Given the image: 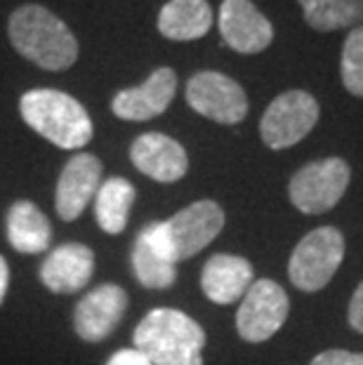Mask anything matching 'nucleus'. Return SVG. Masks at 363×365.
<instances>
[{"instance_id":"1","label":"nucleus","mask_w":363,"mask_h":365,"mask_svg":"<svg viewBox=\"0 0 363 365\" xmlns=\"http://www.w3.org/2000/svg\"><path fill=\"white\" fill-rule=\"evenodd\" d=\"M12 48L45 71H66L78 59V41L48 7L29 3L10 14Z\"/></svg>"},{"instance_id":"2","label":"nucleus","mask_w":363,"mask_h":365,"mask_svg":"<svg viewBox=\"0 0 363 365\" xmlns=\"http://www.w3.org/2000/svg\"><path fill=\"white\" fill-rule=\"evenodd\" d=\"M205 330L180 309H153L135 328V349L151 365H203Z\"/></svg>"},{"instance_id":"3","label":"nucleus","mask_w":363,"mask_h":365,"mask_svg":"<svg viewBox=\"0 0 363 365\" xmlns=\"http://www.w3.org/2000/svg\"><path fill=\"white\" fill-rule=\"evenodd\" d=\"M224 210L220 203L205 198L196 200L165 222H151L142 229L144 238L153 245V250L163 255L168 262H184L213 243L224 229Z\"/></svg>"},{"instance_id":"4","label":"nucleus","mask_w":363,"mask_h":365,"mask_svg":"<svg viewBox=\"0 0 363 365\" xmlns=\"http://www.w3.org/2000/svg\"><path fill=\"white\" fill-rule=\"evenodd\" d=\"M24 123L59 149H83L92 139V118L85 106L61 90H29L19 102Z\"/></svg>"},{"instance_id":"5","label":"nucleus","mask_w":363,"mask_h":365,"mask_svg":"<svg viewBox=\"0 0 363 365\" xmlns=\"http://www.w3.org/2000/svg\"><path fill=\"white\" fill-rule=\"evenodd\" d=\"M344 259V236L335 227H319L300 240L288 262L290 283L302 292L323 290Z\"/></svg>"},{"instance_id":"6","label":"nucleus","mask_w":363,"mask_h":365,"mask_svg":"<svg viewBox=\"0 0 363 365\" xmlns=\"http://www.w3.org/2000/svg\"><path fill=\"white\" fill-rule=\"evenodd\" d=\"M352 180L347 160L330 156L307 163L288 184L290 203L305 215H323L342 200Z\"/></svg>"},{"instance_id":"7","label":"nucleus","mask_w":363,"mask_h":365,"mask_svg":"<svg viewBox=\"0 0 363 365\" xmlns=\"http://www.w3.org/2000/svg\"><path fill=\"white\" fill-rule=\"evenodd\" d=\"M319 123V102L305 90H288L267 106L260 120V137L269 149H290Z\"/></svg>"},{"instance_id":"8","label":"nucleus","mask_w":363,"mask_h":365,"mask_svg":"<svg viewBox=\"0 0 363 365\" xmlns=\"http://www.w3.org/2000/svg\"><path fill=\"white\" fill-rule=\"evenodd\" d=\"M290 314V299L272 278L255 281L236 312V332L243 341L262 344L283 328Z\"/></svg>"},{"instance_id":"9","label":"nucleus","mask_w":363,"mask_h":365,"mask_svg":"<svg viewBox=\"0 0 363 365\" xmlns=\"http://www.w3.org/2000/svg\"><path fill=\"white\" fill-rule=\"evenodd\" d=\"M187 104L196 113L222 125H236L248 115L245 90L229 76L218 71H198L187 83Z\"/></svg>"},{"instance_id":"10","label":"nucleus","mask_w":363,"mask_h":365,"mask_svg":"<svg viewBox=\"0 0 363 365\" xmlns=\"http://www.w3.org/2000/svg\"><path fill=\"white\" fill-rule=\"evenodd\" d=\"M128 292L116 283L92 287L73 309V330L83 341L97 344L111 337L128 312Z\"/></svg>"},{"instance_id":"11","label":"nucleus","mask_w":363,"mask_h":365,"mask_svg":"<svg viewBox=\"0 0 363 365\" xmlns=\"http://www.w3.org/2000/svg\"><path fill=\"white\" fill-rule=\"evenodd\" d=\"M102 160L92 153H76L73 158H68L55 189V210L59 220H78L85 207L90 205V200L97 196L99 186H102Z\"/></svg>"},{"instance_id":"12","label":"nucleus","mask_w":363,"mask_h":365,"mask_svg":"<svg viewBox=\"0 0 363 365\" xmlns=\"http://www.w3.org/2000/svg\"><path fill=\"white\" fill-rule=\"evenodd\" d=\"M220 34L231 50L257 54L274 41V26L250 0H224L220 7Z\"/></svg>"},{"instance_id":"13","label":"nucleus","mask_w":363,"mask_h":365,"mask_svg":"<svg viewBox=\"0 0 363 365\" xmlns=\"http://www.w3.org/2000/svg\"><path fill=\"white\" fill-rule=\"evenodd\" d=\"M177 92V73L170 66L156 68L149 78L137 88L121 90L111 99V111L121 120H151L173 104Z\"/></svg>"},{"instance_id":"14","label":"nucleus","mask_w":363,"mask_h":365,"mask_svg":"<svg viewBox=\"0 0 363 365\" xmlns=\"http://www.w3.org/2000/svg\"><path fill=\"white\" fill-rule=\"evenodd\" d=\"M130 160L142 175L160 184L180 182L189 170V156L184 146L160 132H146L137 137L130 146Z\"/></svg>"},{"instance_id":"15","label":"nucleus","mask_w":363,"mask_h":365,"mask_svg":"<svg viewBox=\"0 0 363 365\" xmlns=\"http://www.w3.org/2000/svg\"><path fill=\"white\" fill-rule=\"evenodd\" d=\"M95 274V252L83 243H64L48 252L41 264V283L50 292L73 294Z\"/></svg>"},{"instance_id":"16","label":"nucleus","mask_w":363,"mask_h":365,"mask_svg":"<svg viewBox=\"0 0 363 365\" xmlns=\"http://www.w3.org/2000/svg\"><path fill=\"white\" fill-rule=\"evenodd\" d=\"M255 283L252 264L238 255H213L200 271V290L215 304H234Z\"/></svg>"},{"instance_id":"17","label":"nucleus","mask_w":363,"mask_h":365,"mask_svg":"<svg viewBox=\"0 0 363 365\" xmlns=\"http://www.w3.org/2000/svg\"><path fill=\"white\" fill-rule=\"evenodd\" d=\"M7 243L21 255H38L50 247L52 227L43 210L31 200H17L7 210L5 217Z\"/></svg>"},{"instance_id":"18","label":"nucleus","mask_w":363,"mask_h":365,"mask_svg":"<svg viewBox=\"0 0 363 365\" xmlns=\"http://www.w3.org/2000/svg\"><path fill=\"white\" fill-rule=\"evenodd\" d=\"M213 26L208 0H170L158 12V31L168 41L187 43L203 38Z\"/></svg>"},{"instance_id":"19","label":"nucleus","mask_w":363,"mask_h":365,"mask_svg":"<svg viewBox=\"0 0 363 365\" xmlns=\"http://www.w3.org/2000/svg\"><path fill=\"white\" fill-rule=\"evenodd\" d=\"M135 196V186L126 177H109L106 182H102L95 196V217L104 234L118 236L126 231Z\"/></svg>"},{"instance_id":"20","label":"nucleus","mask_w":363,"mask_h":365,"mask_svg":"<svg viewBox=\"0 0 363 365\" xmlns=\"http://www.w3.org/2000/svg\"><path fill=\"white\" fill-rule=\"evenodd\" d=\"M305 21L314 31L349 29L363 21V0H297Z\"/></svg>"},{"instance_id":"21","label":"nucleus","mask_w":363,"mask_h":365,"mask_svg":"<svg viewBox=\"0 0 363 365\" xmlns=\"http://www.w3.org/2000/svg\"><path fill=\"white\" fill-rule=\"evenodd\" d=\"M133 269L140 285L149 290H168L177 283V264L168 262L163 255L153 250V245L140 231L133 245Z\"/></svg>"},{"instance_id":"22","label":"nucleus","mask_w":363,"mask_h":365,"mask_svg":"<svg viewBox=\"0 0 363 365\" xmlns=\"http://www.w3.org/2000/svg\"><path fill=\"white\" fill-rule=\"evenodd\" d=\"M339 76L349 95L363 97V26H354L342 45Z\"/></svg>"},{"instance_id":"23","label":"nucleus","mask_w":363,"mask_h":365,"mask_svg":"<svg viewBox=\"0 0 363 365\" xmlns=\"http://www.w3.org/2000/svg\"><path fill=\"white\" fill-rule=\"evenodd\" d=\"M309 365H363V354L344 351V349H328V351H321Z\"/></svg>"},{"instance_id":"24","label":"nucleus","mask_w":363,"mask_h":365,"mask_svg":"<svg viewBox=\"0 0 363 365\" xmlns=\"http://www.w3.org/2000/svg\"><path fill=\"white\" fill-rule=\"evenodd\" d=\"M347 321L357 332L363 335V281L359 283V287L354 290L352 299H349V309H347Z\"/></svg>"},{"instance_id":"25","label":"nucleus","mask_w":363,"mask_h":365,"mask_svg":"<svg viewBox=\"0 0 363 365\" xmlns=\"http://www.w3.org/2000/svg\"><path fill=\"white\" fill-rule=\"evenodd\" d=\"M106 365H151V361L144 354L137 351L135 346L118 349L116 354H111V359L106 361Z\"/></svg>"},{"instance_id":"26","label":"nucleus","mask_w":363,"mask_h":365,"mask_svg":"<svg viewBox=\"0 0 363 365\" xmlns=\"http://www.w3.org/2000/svg\"><path fill=\"white\" fill-rule=\"evenodd\" d=\"M7 287H10V264L0 255V307H3V302H5Z\"/></svg>"}]
</instances>
